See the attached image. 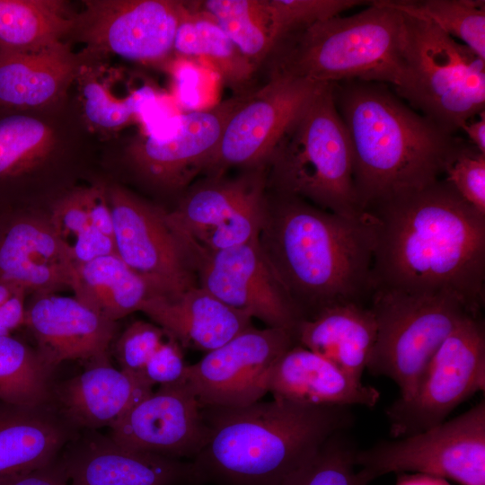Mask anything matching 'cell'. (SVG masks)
I'll return each instance as SVG.
<instances>
[{"label":"cell","instance_id":"19","mask_svg":"<svg viewBox=\"0 0 485 485\" xmlns=\"http://www.w3.org/2000/svg\"><path fill=\"white\" fill-rule=\"evenodd\" d=\"M110 429L124 446L173 459H194L207 437L202 405L184 379L160 385Z\"/></svg>","mask_w":485,"mask_h":485},{"label":"cell","instance_id":"35","mask_svg":"<svg viewBox=\"0 0 485 485\" xmlns=\"http://www.w3.org/2000/svg\"><path fill=\"white\" fill-rule=\"evenodd\" d=\"M384 4L412 17L426 20L485 60V2L483 0L390 1Z\"/></svg>","mask_w":485,"mask_h":485},{"label":"cell","instance_id":"10","mask_svg":"<svg viewBox=\"0 0 485 485\" xmlns=\"http://www.w3.org/2000/svg\"><path fill=\"white\" fill-rule=\"evenodd\" d=\"M355 463L371 482L413 472L461 485H485V401L424 431L357 450Z\"/></svg>","mask_w":485,"mask_h":485},{"label":"cell","instance_id":"15","mask_svg":"<svg viewBox=\"0 0 485 485\" xmlns=\"http://www.w3.org/2000/svg\"><path fill=\"white\" fill-rule=\"evenodd\" d=\"M323 84L271 75L264 86L245 94L229 117L204 171L210 177H222L232 166L262 167L287 128Z\"/></svg>","mask_w":485,"mask_h":485},{"label":"cell","instance_id":"31","mask_svg":"<svg viewBox=\"0 0 485 485\" xmlns=\"http://www.w3.org/2000/svg\"><path fill=\"white\" fill-rule=\"evenodd\" d=\"M76 12L61 0H0V51L35 52L68 42Z\"/></svg>","mask_w":485,"mask_h":485},{"label":"cell","instance_id":"46","mask_svg":"<svg viewBox=\"0 0 485 485\" xmlns=\"http://www.w3.org/2000/svg\"><path fill=\"white\" fill-rule=\"evenodd\" d=\"M396 485H451L444 479L423 474L398 473Z\"/></svg>","mask_w":485,"mask_h":485},{"label":"cell","instance_id":"18","mask_svg":"<svg viewBox=\"0 0 485 485\" xmlns=\"http://www.w3.org/2000/svg\"><path fill=\"white\" fill-rule=\"evenodd\" d=\"M192 260L199 287L228 306L260 319L268 327L294 333L301 316L259 240L196 255Z\"/></svg>","mask_w":485,"mask_h":485},{"label":"cell","instance_id":"32","mask_svg":"<svg viewBox=\"0 0 485 485\" xmlns=\"http://www.w3.org/2000/svg\"><path fill=\"white\" fill-rule=\"evenodd\" d=\"M189 5L176 30L172 54L206 59L228 84L242 87L256 67L210 15L198 9L194 1Z\"/></svg>","mask_w":485,"mask_h":485},{"label":"cell","instance_id":"26","mask_svg":"<svg viewBox=\"0 0 485 485\" xmlns=\"http://www.w3.org/2000/svg\"><path fill=\"white\" fill-rule=\"evenodd\" d=\"M81 62L69 42L35 52L0 51V108L37 110L66 101Z\"/></svg>","mask_w":485,"mask_h":485},{"label":"cell","instance_id":"8","mask_svg":"<svg viewBox=\"0 0 485 485\" xmlns=\"http://www.w3.org/2000/svg\"><path fill=\"white\" fill-rule=\"evenodd\" d=\"M377 336L366 370L392 380L409 399L431 357L472 312L449 293L375 290L369 302Z\"/></svg>","mask_w":485,"mask_h":485},{"label":"cell","instance_id":"36","mask_svg":"<svg viewBox=\"0 0 485 485\" xmlns=\"http://www.w3.org/2000/svg\"><path fill=\"white\" fill-rule=\"evenodd\" d=\"M48 219L75 266L115 252L113 240L91 222L79 187L67 189L54 200Z\"/></svg>","mask_w":485,"mask_h":485},{"label":"cell","instance_id":"39","mask_svg":"<svg viewBox=\"0 0 485 485\" xmlns=\"http://www.w3.org/2000/svg\"><path fill=\"white\" fill-rule=\"evenodd\" d=\"M445 175L468 204L485 215V154L465 145L447 165Z\"/></svg>","mask_w":485,"mask_h":485},{"label":"cell","instance_id":"38","mask_svg":"<svg viewBox=\"0 0 485 485\" xmlns=\"http://www.w3.org/2000/svg\"><path fill=\"white\" fill-rule=\"evenodd\" d=\"M276 47L286 37L313 23L364 4L358 0H267Z\"/></svg>","mask_w":485,"mask_h":485},{"label":"cell","instance_id":"11","mask_svg":"<svg viewBox=\"0 0 485 485\" xmlns=\"http://www.w3.org/2000/svg\"><path fill=\"white\" fill-rule=\"evenodd\" d=\"M484 390L485 326L481 315H470L436 351L411 396L387 409L390 433L401 438L438 425Z\"/></svg>","mask_w":485,"mask_h":485},{"label":"cell","instance_id":"33","mask_svg":"<svg viewBox=\"0 0 485 485\" xmlns=\"http://www.w3.org/2000/svg\"><path fill=\"white\" fill-rule=\"evenodd\" d=\"M195 4L216 21L256 68L276 48L267 0H205Z\"/></svg>","mask_w":485,"mask_h":485},{"label":"cell","instance_id":"41","mask_svg":"<svg viewBox=\"0 0 485 485\" xmlns=\"http://www.w3.org/2000/svg\"><path fill=\"white\" fill-rule=\"evenodd\" d=\"M186 367L181 345L168 335V340L149 358L141 375L153 386L171 384L183 380Z\"/></svg>","mask_w":485,"mask_h":485},{"label":"cell","instance_id":"1","mask_svg":"<svg viewBox=\"0 0 485 485\" xmlns=\"http://www.w3.org/2000/svg\"><path fill=\"white\" fill-rule=\"evenodd\" d=\"M375 231L374 291L449 293L476 314L484 304L485 215L445 179L366 212Z\"/></svg>","mask_w":485,"mask_h":485},{"label":"cell","instance_id":"30","mask_svg":"<svg viewBox=\"0 0 485 485\" xmlns=\"http://www.w3.org/2000/svg\"><path fill=\"white\" fill-rule=\"evenodd\" d=\"M72 290L83 304L112 322L140 311L151 296L146 283L116 252L75 265Z\"/></svg>","mask_w":485,"mask_h":485},{"label":"cell","instance_id":"23","mask_svg":"<svg viewBox=\"0 0 485 485\" xmlns=\"http://www.w3.org/2000/svg\"><path fill=\"white\" fill-rule=\"evenodd\" d=\"M72 96L86 128L102 143L133 124L155 93L148 84L133 85V77L110 59L84 55Z\"/></svg>","mask_w":485,"mask_h":485},{"label":"cell","instance_id":"17","mask_svg":"<svg viewBox=\"0 0 485 485\" xmlns=\"http://www.w3.org/2000/svg\"><path fill=\"white\" fill-rule=\"evenodd\" d=\"M245 94L226 99L215 106L181 117L169 137L137 134L123 147V160L152 186L176 190L204 171L215 152L225 126Z\"/></svg>","mask_w":485,"mask_h":485},{"label":"cell","instance_id":"6","mask_svg":"<svg viewBox=\"0 0 485 485\" xmlns=\"http://www.w3.org/2000/svg\"><path fill=\"white\" fill-rule=\"evenodd\" d=\"M266 165L276 194L304 199L349 218L362 217L347 128L324 84L287 128Z\"/></svg>","mask_w":485,"mask_h":485},{"label":"cell","instance_id":"45","mask_svg":"<svg viewBox=\"0 0 485 485\" xmlns=\"http://www.w3.org/2000/svg\"><path fill=\"white\" fill-rule=\"evenodd\" d=\"M478 116V119L467 121L461 129L467 135L472 146L485 154V112L482 111Z\"/></svg>","mask_w":485,"mask_h":485},{"label":"cell","instance_id":"2","mask_svg":"<svg viewBox=\"0 0 485 485\" xmlns=\"http://www.w3.org/2000/svg\"><path fill=\"white\" fill-rule=\"evenodd\" d=\"M259 242L301 319L339 304H369L375 231L367 213L349 218L277 194L267 200Z\"/></svg>","mask_w":485,"mask_h":485},{"label":"cell","instance_id":"42","mask_svg":"<svg viewBox=\"0 0 485 485\" xmlns=\"http://www.w3.org/2000/svg\"><path fill=\"white\" fill-rule=\"evenodd\" d=\"M27 292L20 284L0 278V336L11 335L24 324Z\"/></svg>","mask_w":485,"mask_h":485},{"label":"cell","instance_id":"27","mask_svg":"<svg viewBox=\"0 0 485 485\" xmlns=\"http://www.w3.org/2000/svg\"><path fill=\"white\" fill-rule=\"evenodd\" d=\"M145 313L181 346L209 352L251 327V317L198 285L172 297L150 296Z\"/></svg>","mask_w":485,"mask_h":485},{"label":"cell","instance_id":"43","mask_svg":"<svg viewBox=\"0 0 485 485\" xmlns=\"http://www.w3.org/2000/svg\"><path fill=\"white\" fill-rule=\"evenodd\" d=\"M83 206L93 225L113 240V221L108 198L107 183L94 182L79 187Z\"/></svg>","mask_w":485,"mask_h":485},{"label":"cell","instance_id":"21","mask_svg":"<svg viewBox=\"0 0 485 485\" xmlns=\"http://www.w3.org/2000/svg\"><path fill=\"white\" fill-rule=\"evenodd\" d=\"M0 278L37 294L73 288L75 266L48 219L22 206L0 205Z\"/></svg>","mask_w":485,"mask_h":485},{"label":"cell","instance_id":"20","mask_svg":"<svg viewBox=\"0 0 485 485\" xmlns=\"http://www.w3.org/2000/svg\"><path fill=\"white\" fill-rule=\"evenodd\" d=\"M61 454L70 485H201L191 463L124 446L94 430Z\"/></svg>","mask_w":485,"mask_h":485},{"label":"cell","instance_id":"4","mask_svg":"<svg viewBox=\"0 0 485 485\" xmlns=\"http://www.w3.org/2000/svg\"><path fill=\"white\" fill-rule=\"evenodd\" d=\"M348 408L280 399L202 406L207 437L192 463L202 484L280 485L327 439L351 425Z\"/></svg>","mask_w":485,"mask_h":485},{"label":"cell","instance_id":"22","mask_svg":"<svg viewBox=\"0 0 485 485\" xmlns=\"http://www.w3.org/2000/svg\"><path fill=\"white\" fill-rule=\"evenodd\" d=\"M38 354L52 370L66 360H107L116 322L100 315L75 296L37 294L25 311V322Z\"/></svg>","mask_w":485,"mask_h":485},{"label":"cell","instance_id":"29","mask_svg":"<svg viewBox=\"0 0 485 485\" xmlns=\"http://www.w3.org/2000/svg\"><path fill=\"white\" fill-rule=\"evenodd\" d=\"M295 341L362 381L377 336L375 315L369 304L344 303L301 319Z\"/></svg>","mask_w":485,"mask_h":485},{"label":"cell","instance_id":"7","mask_svg":"<svg viewBox=\"0 0 485 485\" xmlns=\"http://www.w3.org/2000/svg\"><path fill=\"white\" fill-rule=\"evenodd\" d=\"M406 16L407 73L397 95L454 134L484 111L485 60L432 22Z\"/></svg>","mask_w":485,"mask_h":485},{"label":"cell","instance_id":"5","mask_svg":"<svg viewBox=\"0 0 485 485\" xmlns=\"http://www.w3.org/2000/svg\"><path fill=\"white\" fill-rule=\"evenodd\" d=\"M370 3L359 13L337 15L286 37L272 53L271 75L399 88L407 73V16L383 0Z\"/></svg>","mask_w":485,"mask_h":485},{"label":"cell","instance_id":"25","mask_svg":"<svg viewBox=\"0 0 485 485\" xmlns=\"http://www.w3.org/2000/svg\"><path fill=\"white\" fill-rule=\"evenodd\" d=\"M153 387L140 375L98 361L57 389V410L75 428H110Z\"/></svg>","mask_w":485,"mask_h":485},{"label":"cell","instance_id":"14","mask_svg":"<svg viewBox=\"0 0 485 485\" xmlns=\"http://www.w3.org/2000/svg\"><path fill=\"white\" fill-rule=\"evenodd\" d=\"M116 254L148 286L151 296L172 297L197 286L190 251L169 225L165 210L126 188L107 183Z\"/></svg>","mask_w":485,"mask_h":485},{"label":"cell","instance_id":"13","mask_svg":"<svg viewBox=\"0 0 485 485\" xmlns=\"http://www.w3.org/2000/svg\"><path fill=\"white\" fill-rule=\"evenodd\" d=\"M262 167L234 179L211 177L165 217L192 256L259 240L266 214Z\"/></svg>","mask_w":485,"mask_h":485},{"label":"cell","instance_id":"40","mask_svg":"<svg viewBox=\"0 0 485 485\" xmlns=\"http://www.w3.org/2000/svg\"><path fill=\"white\" fill-rule=\"evenodd\" d=\"M167 333L158 325L144 321L132 322L115 343L120 369L141 375L146 364L165 340Z\"/></svg>","mask_w":485,"mask_h":485},{"label":"cell","instance_id":"9","mask_svg":"<svg viewBox=\"0 0 485 485\" xmlns=\"http://www.w3.org/2000/svg\"><path fill=\"white\" fill-rule=\"evenodd\" d=\"M103 144L83 122L72 93L37 110L0 108V205L22 206L39 183Z\"/></svg>","mask_w":485,"mask_h":485},{"label":"cell","instance_id":"3","mask_svg":"<svg viewBox=\"0 0 485 485\" xmlns=\"http://www.w3.org/2000/svg\"><path fill=\"white\" fill-rule=\"evenodd\" d=\"M333 97L350 138L354 183L364 213L438 181L465 146L384 84H333Z\"/></svg>","mask_w":485,"mask_h":485},{"label":"cell","instance_id":"44","mask_svg":"<svg viewBox=\"0 0 485 485\" xmlns=\"http://www.w3.org/2000/svg\"><path fill=\"white\" fill-rule=\"evenodd\" d=\"M68 477L61 454L49 463L0 485H67Z\"/></svg>","mask_w":485,"mask_h":485},{"label":"cell","instance_id":"37","mask_svg":"<svg viewBox=\"0 0 485 485\" xmlns=\"http://www.w3.org/2000/svg\"><path fill=\"white\" fill-rule=\"evenodd\" d=\"M343 432L327 439L321 447L280 485H368L356 470V449Z\"/></svg>","mask_w":485,"mask_h":485},{"label":"cell","instance_id":"16","mask_svg":"<svg viewBox=\"0 0 485 485\" xmlns=\"http://www.w3.org/2000/svg\"><path fill=\"white\" fill-rule=\"evenodd\" d=\"M294 342L287 330L251 326L187 365L183 379L202 406L250 405L268 392L272 366Z\"/></svg>","mask_w":485,"mask_h":485},{"label":"cell","instance_id":"34","mask_svg":"<svg viewBox=\"0 0 485 485\" xmlns=\"http://www.w3.org/2000/svg\"><path fill=\"white\" fill-rule=\"evenodd\" d=\"M53 370L37 351L11 335L0 336V400L36 407L49 403Z\"/></svg>","mask_w":485,"mask_h":485},{"label":"cell","instance_id":"12","mask_svg":"<svg viewBox=\"0 0 485 485\" xmlns=\"http://www.w3.org/2000/svg\"><path fill=\"white\" fill-rule=\"evenodd\" d=\"M76 12L68 42L82 43L85 56L117 57L156 64L172 54L176 30L188 13V1L86 0Z\"/></svg>","mask_w":485,"mask_h":485},{"label":"cell","instance_id":"24","mask_svg":"<svg viewBox=\"0 0 485 485\" xmlns=\"http://www.w3.org/2000/svg\"><path fill=\"white\" fill-rule=\"evenodd\" d=\"M268 392L274 399L317 407H374L380 392L316 353L294 345L271 368Z\"/></svg>","mask_w":485,"mask_h":485},{"label":"cell","instance_id":"28","mask_svg":"<svg viewBox=\"0 0 485 485\" xmlns=\"http://www.w3.org/2000/svg\"><path fill=\"white\" fill-rule=\"evenodd\" d=\"M75 429L49 403L30 407L0 400V483L52 462Z\"/></svg>","mask_w":485,"mask_h":485}]
</instances>
